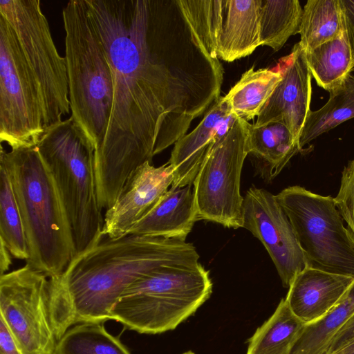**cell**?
Masks as SVG:
<instances>
[{
  "label": "cell",
  "instance_id": "6da1fadb",
  "mask_svg": "<svg viewBox=\"0 0 354 354\" xmlns=\"http://www.w3.org/2000/svg\"><path fill=\"white\" fill-rule=\"evenodd\" d=\"M113 76L108 129L95 151L100 202L183 137L219 99L224 69L201 45L177 0H86Z\"/></svg>",
  "mask_w": 354,
  "mask_h": 354
},
{
  "label": "cell",
  "instance_id": "7a4b0ae2",
  "mask_svg": "<svg viewBox=\"0 0 354 354\" xmlns=\"http://www.w3.org/2000/svg\"><path fill=\"white\" fill-rule=\"evenodd\" d=\"M199 254L184 241L128 234L103 236L50 279V314L57 341L73 326L104 323L131 283L163 266L196 265Z\"/></svg>",
  "mask_w": 354,
  "mask_h": 354
},
{
  "label": "cell",
  "instance_id": "3957f363",
  "mask_svg": "<svg viewBox=\"0 0 354 354\" xmlns=\"http://www.w3.org/2000/svg\"><path fill=\"white\" fill-rule=\"evenodd\" d=\"M7 169L21 212L28 249L26 264L51 278L62 274L76 254L71 223L54 178L37 146L8 152Z\"/></svg>",
  "mask_w": 354,
  "mask_h": 354
},
{
  "label": "cell",
  "instance_id": "277c9868",
  "mask_svg": "<svg viewBox=\"0 0 354 354\" xmlns=\"http://www.w3.org/2000/svg\"><path fill=\"white\" fill-rule=\"evenodd\" d=\"M71 118L95 147L102 145L111 113V68L86 0H71L62 10Z\"/></svg>",
  "mask_w": 354,
  "mask_h": 354
},
{
  "label": "cell",
  "instance_id": "5b68a950",
  "mask_svg": "<svg viewBox=\"0 0 354 354\" xmlns=\"http://www.w3.org/2000/svg\"><path fill=\"white\" fill-rule=\"evenodd\" d=\"M37 147L63 201L76 256L103 237V208L97 192L95 147L71 117L45 129Z\"/></svg>",
  "mask_w": 354,
  "mask_h": 354
},
{
  "label": "cell",
  "instance_id": "8992f818",
  "mask_svg": "<svg viewBox=\"0 0 354 354\" xmlns=\"http://www.w3.org/2000/svg\"><path fill=\"white\" fill-rule=\"evenodd\" d=\"M209 271L196 265L158 268L128 286L111 312V319L142 334L175 329L211 296Z\"/></svg>",
  "mask_w": 354,
  "mask_h": 354
},
{
  "label": "cell",
  "instance_id": "52a82bcc",
  "mask_svg": "<svg viewBox=\"0 0 354 354\" xmlns=\"http://www.w3.org/2000/svg\"><path fill=\"white\" fill-rule=\"evenodd\" d=\"M308 267L354 277V243L330 196L299 185L275 195Z\"/></svg>",
  "mask_w": 354,
  "mask_h": 354
},
{
  "label": "cell",
  "instance_id": "ba28073f",
  "mask_svg": "<svg viewBox=\"0 0 354 354\" xmlns=\"http://www.w3.org/2000/svg\"><path fill=\"white\" fill-rule=\"evenodd\" d=\"M0 15L14 30L37 82L45 131L71 111L66 59L57 52L39 0H0Z\"/></svg>",
  "mask_w": 354,
  "mask_h": 354
},
{
  "label": "cell",
  "instance_id": "9c48e42d",
  "mask_svg": "<svg viewBox=\"0 0 354 354\" xmlns=\"http://www.w3.org/2000/svg\"><path fill=\"white\" fill-rule=\"evenodd\" d=\"M44 133L37 82L8 21L0 15V140L11 149L37 145Z\"/></svg>",
  "mask_w": 354,
  "mask_h": 354
},
{
  "label": "cell",
  "instance_id": "30bf717a",
  "mask_svg": "<svg viewBox=\"0 0 354 354\" xmlns=\"http://www.w3.org/2000/svg\"><path fill=\"white\" fill-rule=\"evenodd\" d=\"M248 122L237 118L204 160L194 180L198 219L228 228L242 227L241 176L247 149Z\"/></svg>",
  "mask_w": 354,
  "mask_h": 354
},
{
  "label": "cell",
  "instance_id": "8fae6325",
  "mask_svg": "<svg viewBox=\"0 0 354 354\" xmlns=\"http://www.w3.org/2000/svg\"><path fill=\"white\" fill-rule=\"evenodd\" d=\"M201 45L232 62L261 45V0H177Z\"/></svg>",
  "mask_w": 354,
  "mask_h": 354
},
{
  "label": "cell",
  "instance_id": "7c38bea8",
  "mask_svg": "<svg viewBox=\"0 0 354 354\" xmlns=\"http://www.w3.org/2000/svg\"><path fill=\"white\" fill-rule=\"evenodd\" d=\"M0 318L24 354H54L49 277L26 264L0 277Z\"/></svg>",
  "mask_w": 354,
  "mask_h": 354
},
{
  "label": "cell",
  "instance_id": "4fadbf2b",
  "mask_svg": "<svg viewBox=\"0 0 354 354\" xmlns=\"http://www.w3.org/2000/svg\"><path fill=\"white\" fill-rule=\"evenodd\" d=\"M243 226L264 245L282 284L288 288L308 266L293 227L274 195L251 187L243 198Z\"/></svg>",
  "mask_w": 354,
  "mask_h": 354
},
{
  "label": "cell",
  "instance_id": "5bb4252c",
  "mask_svg": "<svg viewBox=\"0 0 354 354\" xmlns=\"http://www.w3.org/2000/svg\"><path fill=\"white\" fill-rule=\"evenodd\" d=\"M278 66L282 80L263 106L254 125L283 123L299 145L300 136L311 111L312 95V76L305 50L299 42L295 44L288 55L280 59Z\"/></svg>",
  "mask_w": 354,
  "mask_h": 354
},
{
  "label": "cell",
  "instance_id": "9a60e30c",
  "mask_svg": "<svg viewBox=\"0 0 354 354\" xmlns=\"http://www.w3.org/2000/svg\"><path fill=\"white\" fill-rule=\"evenodd\" d=\"M174 172L168 162L156 167L147 162L138 167L129 176L113 205L106 210L102 235L118 238L128 234L171 186Z\"/></svg>",
  "mask_w": 354,
  "mask_h": 354
},
{
  "label": "cell",
  "instance_id": "2e32d148",
  "mask_svg": "<svg viewBox=\"0 0 354 354\" xmlns=\"http://www.w3.org/2000/svg\"><path fill=\"white\" fill-rule=\"evenodd\" d=\"M236 119L225 96L220 97L198 126L174 144L168 162L174 171L171 187L193 185L204 160Z\"/></svg>",
  "mask_w": 354,
  "mask_h": 354
},
{
  "label": "cell",
  "instance_id": "e0dca14e",
  "mask_svg": "<svg viewBox=\"0 0 354 354\" xmlns=\"http://www.w3.org/2000/svg\"><path fill=\"white\" fill-rule=\"evenodd\" d=\"M353 279L307 266L292 279L285 300L293 314L308 325L335 307Z\"/></svg>",
  "mask_w": 354,
  "mask_h": 354
},
{
  "label": "cell",
  "instance_id": "ac0fdd59",
  "mask_svg": "<svg viewBox=\"0 0 354 354\" xmlns=\"http://www.w3.org/2000/svg\"><path fill=\"white\" fill-rule=\"evenodd\" d=\"M197 221L193 185L171 187L129 234L185 241Z\"/></svg>",
  "mask_w": 354,
  "mask_h": 354
},
{
  "label": "cell",
  "instance_id": "d6986e66",
  "mask_svg": "<svg viewBox=\"0 0 354 354\" xmlns=\"http://www.w3.org/2000/svg\"><path fill=\"white\" fill-rule=\"evenodd\" d=\"M247 149L268 167L270 179L277 176L290 159L301 151L299 142L281 122L261 127L248 124Z\"/></svg>",
  "mask_w": 354,
  "mask_h": 354
},
{
  "label": "cell",
  "instance_id": "ffe728a7",
  "mask_svg": "<svg viewBox=\"0 0 354 354\" xmlns=\"http://www.w3.org/2000/svg\"><path fill=\"white\" fill-rule=\"evenodd\" d=\"M281 80L279 66L276 70L250 68L225 96L231 111L246 121L258 116Z\"/></svg>",
  "mask_w": 354,
  "mask_h": 354
},
{
  "label": "cell",
  "instance_id": "44dd1931",
  "mask_svg": "<svg viewBox=\"0 0 354 354\" xmlns=\"http://www.w3.org/2000/svg\"><path fill=\"white\" fill-rule=\"evenodd\" d=\"M306 325L282 299L271 317L250 338L246 354H290Z\"/></svg>",
  "mask_w": 354,
  "mask_h": 354
},
{
  "label": "cell",
  "instance_id": "7402d4cb",
  "mask_svg": "<svg viewBox=\"0 0 354 354\" xmlns=\"http://www.w3.org/2000/svg\"><path fill=\"white\" fill-rule=\"evenodd\" d=\"M305 53L312 77L328 92L339 87L354 68V59L344 31L334 39Z\"/></svg>",
  "mask_w": 354,
  "mask_h": 354
},
{
  "label": "cell",
  "instance_id": "603a6c76",
  "mask_svg": "<svg viewBox=\"0 0 354 354\" xmlns=\"http://www.w3.org/2000/svg\"><path fill=\"white\" fill-rule=\"evenodd\" d=\"M328 102L310 111L299 138L303 147L324 133L354 118V75L350 74L337 88L328 92Z\"/></svg>",
  "mask_w": 354,
  "mask_h": 354
},
{
  "label": "cell",
  "instance_id": "cb8c5ba5",
  "mask_svg": "<svg viewBox=\"0 0 354 354\" xmlns=\"http://www.w3.org/2000/svg\"><path fill=\"white\" fill-rule=\"evenodd\" d=\"M344 31L339 0H308L299 27L300 41L306 51L334 39Z\"/></svg>",
  "mask_w": 354,
  "mask_h": 354
},
{
  "label": "cell",
  "instance_id": "d4e9b609",
  "mask_svg": "<svg viewBox=\"0 0 354 354\" xmlns=\"http://www.w3.org/2000/svg\"><path fill=\"white\" fill-rule=\"evenodd\" d=\"M302 12L297 0H261V45L280 50L291 36L299 33Z\"/></svg>",
  "mask_w": 354,
  "mask_h": 354
},
{
  "label": "cell",
  "instance_id": "484cf974",
  "mask_svg": "<svg viewBox=\"0 0 354 354\" xmlns=\"http://www.w3.org/2000/svg\"><path fill=\"white\" fill-rule=\"evenodd\" d=\"M54 354H132L120 339L110 334L104 323H80L57 341Z\"/></svg>",
  "mask_w": 354,
  "mask_h": 354
},
{
  "label": "cell",
  "instance_id": "4316f807",
  "mask_svg": "<svg viewBox=\"0 0 354 354\" xmlns=\"http://www.w3.org/2000/svg\"><path fill=\"white\" fill-rule=\"evenodd\" d=\"M354 313V279L340 302L319 320L306 325L290 354H326L335 334Z\"/></svg>",
  "mask_w": 354,
  "mask_h": 354
},
{
  "label": "cell",
  "instance_id": "83f0119b",
  "mask_svg": "<svg viewBox=\"0 0 354 354\" xmlns=\"http://www.w3.org/2000/svg\"><path fill=\"white\" fill-rule=\"evenodd\" d=\"M0 240L12 255L26 261L28 249L24 223L9 174L0 163Z\"/></svg>",
  "mask_w": 354,
  "mask_h": 354
},
{
  "label": "cell",
  "instance_id": "f1b7e54d",
  "mask_svg": "<svg viewBox=\"0 0 354 354\" xmlns=\"http://www.w3.org/2000/svg\"><path fill=\"white\" fill-rule=\"evenodd\" d=\"M334 201L354 243V159L348 162L342 171L339 189Z\"/></svg>",
  "mask_w": 354,
  "mask_h": 354
},
{
  "label": "cell",
  "instance_id": "f546056e",
  "mask_svg": "<svg viewBox=\"0 0 354 354\" xmlns=\"http://www.w3.org/2000/svg\"><path fill=\"white\" fill-rule=\"evenodd\" d=\"M354 342V313L330 341L326 354H330Z\"/></svg>",
  "mask_w": 354,
  "mask_h": 354
},
{
  "label": "cell",
  "instance_id": "4dcf8cb0",
  "mask_svg": "<svg viewBox=\"0 0 354 354\" xmlns=\"http://www.w3.org/2000/svg\"><path fill=\"white\" fill-rule=\"evenodd\" d=\"M344 32L354 59V0H339Z\"/></svg>",
  "mask_w": 354,
  "mask_h": 354
},
{
  "label": "cell",
  "instance_id": "1f68e13d",
  "mask_svg": "<svg viewBox=\"0 0 354 354\" xmlns=\"http://www.w3.org/2000/svg\"><path fill=\"white\" fill-rule=\"evenodd\" d=\"M0 354H24L15 336L0 318Z\"/></svg>",
  "mask_w": 354,
  "mask_h": 354
},
{
  "label": "cell",
  "instance_id": "d6a6232c",
  "mask_svg": "<svg viewBox=\"0 0 354 354\" xmlns=\"http://www.w3.org/2000/svg\"><path fill=\"white\" fill-rule=\"evenodd\" d=\"M12 254L5 245V243L0 240V270L1 276L6 274L9 270L12 264Z\"/></svg>",
  "mask_w": 354,
  "mask_h": 354
},
{
  "label": "cell",
  "instance_id": "836d02e7",
  "mask_svg": "<svg viewBox=\"0 0 354 354\" xmlns=\"http://www.w3.org/2000/svg\"><path fill=\"white\" fill-rule=\"evenodd\" d=\"M330 354H354V342Z\"/></svg>",
  "mask_w": 354,
  "mask_h": 354
},
{
  "label": "cell",
  "instance_id": "e575fe53",
  "mask_svg": "<svg viewBox=\"0 0 354 354\" xmlns=\"http://www.w3.org/2000/svg\"><path fill=\"white\" fill-rule=\"evenodd\" d=\"M183 354H195L194 353L192 352V351H187V352H185Z\"/></svg>",
  "mask_w": 354,
  "mask_h": 354
}]
</instances>
